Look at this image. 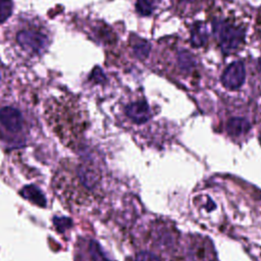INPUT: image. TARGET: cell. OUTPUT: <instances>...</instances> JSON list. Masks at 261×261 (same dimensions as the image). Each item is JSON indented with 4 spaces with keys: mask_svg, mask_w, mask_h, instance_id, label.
<instances>
[{
    "mask_svg": "<svg viewBox=\"0 0 261 261\" xmlns=\"http://www.w3.org/2000/svg\"><path fill=\"white\" fill-rule=\"evenodd\" d=\"M135 261H161L160 258L154 253L143 251L136 255Z\"/></svg>",
    "mask_w": 261,
    "mask_h": 261,
    "instance_id": "cell-14",
    "label": "cell"
},
{
    "mask_svg": "<svg viewBox=\"0 0 261 261\" xmlns=\"http://www.w3.org/2000/svg\"><path fill=\"white\" fill-rule=\"evenodd\" d=\"M175 65L181 73H192L196 69V59L187 50H179L175 55Z\"/></svg>",
    "mask_w": 261,
    "mask_h": 261,
    "instance_id": "cell-8",
    "label": "cell"
},
{
    "mask_svg": "<svg viewBox=\"0 0 261 261\" xmlns=\"http://www.w3.org/2000/svg\"><path fill=\"white\" fill-rule=\"evenodd\" d=\"M225 129L230 137L239 138L249 133L251 123L245 117H230L225 124Z\"/></svg>",
    "mask_w": 261,
    "mask_h": 261,
    "instance_id": "cell-7",
    "label": "cell"
},
{
    "mask_svg": "<svg viewBox=\"0 0 261 261\" xmlns=\"http://www.w3.org/2000/svg\"><path fill=\"white\" fill-rule=\"evenodd\" d=\"M213 35L225 54H232L242 49L245 43V27L228 17H215L212 22Z\"/></svg>",
    "mask_w": 261,
    "mask_h": 261,
    "instance_id": "cell-4",
    "label": "cell"
},
{
    "mask_svg": "<svg viewBox=\"0 0 261 261\" xmlns=\"http://www.w3.org/2000/svg\"><path fill=\"white\" fill-rule=\"evenodd\" d=\"M257 69H258V71H259V73H260V75H261V58L258 60V63H257Z\"/></svg>",
    "mask_w": 261,
    "mask_h": 261,
    "instance_id": "cell-16",
    "label": "cell"
},
{
    "mask_svg": "<svg viewBox=\"0 0 261 261\" xmlns=\"http://www.w3.org/2000/svg\"><path fill=\"white\" fill-rule=\"evenodd\" d=\"M258 25H259V30L261 31V11H260L259 16H258Z\"/></svg>",
    "mask_w": 261,
    "mask_h": 261,
    "instance_id": "cell-17",
    "label": "cell"
},
{
    "mask_svg": "<svg viewBox=\"0 0 261 261\" xmlns=\"http://www.w3.org/2000/svg\"><path fill=\"white\" fill-rule=\"evenodd\" d=\"M10 77V72L8 68L0 59V91L4 92V88L7 86Z\"/></svg>",
    "mask_w": 261,
    "mask_h": 261,
    "instance_id": "cell-13",
    "label": "cell"
},
{
    "mask_svg": "<svg viewBox=\"0 0 261 261\" xmlns=\"http://www.w3.org/2000/svg\"><path fill=\"white\" fill-rule=\"evenodd\" d=\"M44 115L51 130L67 147L79 146L88 128L87 109L72 94L52 96L44 104Z\"/></svg>",
    "mask_w": 261,
    "mask_h": 261,
    "instance_id": "cell-2",
    "label": "cell"
},
{
    "mask_svg": "<svg viewBox=\"0 0 261 261\" xmlns=\"http://www.w3.org/2000/svg\"><path fill=\"white\" fill-rule=\"evenodd\" d=\"M13 7L12 0H0V24L4 23L11 16Z\"/></svg>",
    "mask_w": 261,
    "mask_h": 261,
    "instance_id": "cell-12",
    "label": "cell"
},
{
    "mask_svg": "<svg viewBox=\"0 0 261 261\" xmlns=\"http://www.w3.org/2000/svg\"><path fill=\"white\" fill-rule=\"evenodd\" d=\"M246 69L244 62L233 61L226 66L221 75V83L224 88L228 90L239 89L245 82Z\"/></svg>",
    "mask_w": 261,
    "mask_h": 261,
    "instance_id": "cell-6",
    "label": "cell"
},
{
    "mask_svg": "<svg viewBox=\"0 0 261 261\" xmlns=\"http://www.w3.org/2000/svg\"><path fill=\"white\" fill-rule=\"evenodd\" d=\"M2 43L10 59L21 65H33L48 51L52 32L38 15L20 13L3 30Z\"/></svg>",
    "mask_w": 261,
    "mask_h": 261,
    "instance_id": "cell-1",
    "label": "cell"
},
{
    "mask_svg": "<svg viewBox=\"0 0 261 261\" xmlns=\"http://www.w3.org/2000/svg\"><path fill=\"white\" fill-rule=\"evenodd\" d=\"M207 33L202 23H196L191 30V43L194 47H202L206 45Z\"/></svg>",
    "mask_w": 261,
    "mask_h": 261,
    "instance_id": "cell-10",
    "label": "cell"
},
{
    "mask_svg": "<svg viewBox=\"0 0 261 261\" xmlns=\"http://www.w3.org/2000/svg\"><path fill=\"white\" fill-rule=\"evenodd\" d=\"M259 140H260V143H261V134H260V136H259Z\"/></svg>",
    "mask_w": 261,
    "mask_h": 261,
    "instance_id": "cell-18",
    "label": "cell"
},
{
    "mask_svg": "<svg viewBox=\"0 0 261 261\" xmlns=\"http://www.w3.org/2000/svg\"><path fill=\"white\" fill-rule=\"evenodd\" d=\"M157 6V0H136V10L143 16L150 15Z\"/></svg>",
    "mask_w": 261,
    "mask_h": 261,
    "instance_id": "cell-11",
    "label": "cell"
},
{
    "mask_svg": "<svg viewBox=\"0 0 261 261\" xmlns=\"http://www.w3.org/2000/svg\"><path fill=\"white\" fill-rule=\"evenodd\" d=\"M122 116L128 123L140 125L147 122L152 117L150 105L144 97H126L120 103Z\"/></svg>",
    "mask_w": 261,
    "mask_h": 261,
    "instance_id": "cell-5",
    "label": "cell"
},
{
    "mask_svg": "<svg viewBox=\"0 0 261 261\" xmlns=\"http://www.w3.org/2000/svg\"><path fill=\"white\" fill-rule=\"evenodd\" d=\"M20 194L23 198H25L27 200L31 201L32 203H34L38 206H41V207L46 206V199H45L44 194L38 187H36L34 185L25 186L20 191Z\"/></svg>",
    "mask_w": 261,
    "mask_h": 261,
    "instance_id": "cell-9",
    "label": "cell"
},
{
    "mask_svg": "<svg viewBox=\"0 0 261 261\" xmlns=\"http://www.w3.org/2000/svg\"><path fill=\"white\" fill-rule=\"evenodd\" d=\"M53 222L57 228H61V229H65L71 224L70 219L66 217H54Z\"/></svg>",
    "mask_w": 261,
    "mask_h": 261,
    "instance_id": "cell-15",
    "label": "cell"
},
{
    "mask_svg": "<svg viewBox=\"0 0 261 261\" xmlns=\"http://www.w3.org/2000/svg\"><path fill=\"white\" fill-rule=\"evenodd\" d=\"M35 119L29 107L9 94L0 96V142L21 145L27 142Z\"/></svg>",
    "mask_w": 261,
    "mask_h": 261,
    "instance_id": "cell-3",
    "label": "cell"
}]
</instances>
